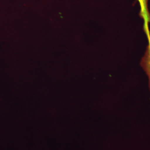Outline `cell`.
I'll list each match as a JSON object with an SVG mask.
<instances>
[{
    "label": "cell",
    "mask_w": 150,
    "mask_h": 150,
    "mask_svg": "<svg viewBox=\"0 0 150 150\" xmlns=\"http://www.w3.org/2000/svg\"><path fill=\"white\" fill-rule=\"evenodd\" d=\"M140 65L148 76L150 91V43L146 48L145 54L141 59Z\"/></svg>",
    "instance_id": "6da1fadb"
}]
</instances>
